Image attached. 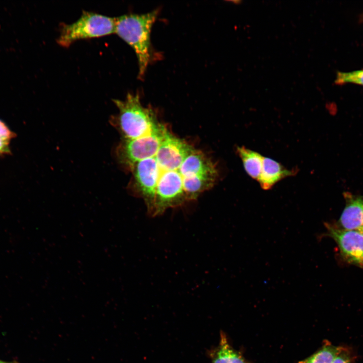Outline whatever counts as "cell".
I'll use <instances>...</instances> for the list:
<instances>
[{
    "label": "cell",
    "mask_w": 363,
    "mask_h": 363,
    "mask_svg": "<svg viewBox=\"0 0 363 363\" xmlns=\"http://www.w3.org/2000/svg\"><path fill=\"white\" fill-rule=\"evenodd\" d=\"M190 152L189 147L180 139L167 136L155 154L133 165L134 186L144 200L148 210L152 205L158 180L165 174L179 170Z\"/></svg>",
    "instance_id": "cell-1"
},
{
    "label": "cell",
    "mask_w": 363,
    "mask_h": 363,
    "mask_svg": "<svg viewBox=\"0 0 363 363\" xmlns=\"http://www.w3.org/2000/svg\"><path fill=\"white\" fill-rule=\"evenodd\" d=\"M157 9L142 14H126L115 18V33L134 49L138 59V77L142 79L150 59V33Z\"/></svg>",
    "instance_id": "cell-2"
},
{
    "label": "cell",
    "mask_w": 363,
    "mask_h": 363,
    "mask_svg": "<svg viewBox=\"0 0 363 363\" xmlns=\"http://www.w3.org/2000/svg\"><path fill=\"white\" fill-rule=\"evenodd\" d=\"M113 101L119 111L115 117L116 124L124 139L142 137L160 123L152 109L142 104L138 93H129L124 100Z\"/></svg>",
    "instance_id": "cell-3"
},
{
    "label": "cell",
    "mask_w": 363,
    "mask_h": 363,
    "mask_svg": "<svg viewBox=\"0 0 363 363\" xmlns=\"http://www.w3.org/2000/svg\"><path fill=\"white\" fill-rule=\"evenodd\" d=\"M115 18L96 13L83 11L75 22L61 25L57 42L68 47L76 40L100 37L115 33Z\"/></svg>",
    "instance_id": "cell-4"
},
{
    "label": "cell",
    "mask_w": 363,
    "mask_h": 363,
    "mask_svg": "<svg viewBox=\"0 0 363 363\" xmlns=\"http://www.w3.org/2000/svg\"><path fill=\"white\" fill-rule=\"evenodd\" d=\"M168 129L160 123L152 132L135 139H124L118 149L120 161L132 168L156 153Z\"/></svg>",
    "instance_id": "cell-5"
},
{
    "label": "cell",
    "mask_w": 363,
    "mask_h": 363,
    "mask_svg": "<svg viewBox=\"0 0 363 363\" xmlns=\"http://www.w3.org/2000/svg\"><path fill=\"white\" fill-rule=\"evenodd\" d=\"M326 235L337 244L341 256L348 263L363 268V233L347 230L326 223Z\"/></svg>",
    "instance_id": "cell-6"
},
{
    "label": "cell",
    "mask_w": 363,
    "mask_h": 363,
    "mask_svg": "<svg viewBox=\"0 0 363 363\" xmlns=\"http://www.w3.org/2000/svg\"><path fill=\"white\" fill-rule=\"evenodd\" d=\"M344 197L345 206L336 224L345 230L363 233V196L345 193Z\"/></svg>",
    "instance_id": "cell-7"
},
{
    "label": "cell",
    "mask_w": 363,
    "mask_h": 363,
    "mask_svg": "<svg viewBox=\"0 0 363 363\" xmlns=\"http://www.w3.org/2000/svg\"><path fill=\"white\" fill-rule=\"evenodd\" d=\"M294 169L286 168L276 161L264 157L263 166L258 181L263 190H269L277 183L296 173Z\"/></svg>",
    "instance_id": "cell-8"
},
{
    "label": "cell",
    "mask_w": 363,
    "mask_h": 363,
    "mask_svg": "<svg viewBox=\"0 0 363 363\" xmlns=\"http://www.w3.org/2000/svg\"><path fill=\"white\" fill-rule=\"evenodd\" d=\"M236 150L247 174L258 180L261 173L264 156L244 146L237 147Z\"/></svg>",
    "instance_id": "cell-9"
},
{
    "label": "cell",
    "mask_w": 363,
    "mask_h": 363,
    "mask_svg": "<svg viewBox=\"0 0 363 363\" xmlns=\"http://www.w3.org/2000/svg\"><path fill=\"white\" fill-rule=\"evenodd\" d=\"M212 363H250L229 343L225 334L221 332L218 347L215 351Z\"/></svg>",
    "instance_id": "cell-10"
},
{
    "label": "cell",
    "mask_w": 363,
    "mask_h": 363,
    "mask_svg": "<svg viewBox=\"0 0 363 363\" xmlns=\"http://www.w3.org/2000/svg\"><path fill=\"white\" fill-rule=\"evenodd\" d=\"M342 347L326 343L316 352L298 363H332Z\"/></svg>",
    "instance_id": "cell-11"
},
{
    "label": "cell",
    "mask_w": 363,
    "mask_h": 363,
    "mask_svg": "<svg viewBox=\"0 0 363 363\" xmlns=\"http://www.w3.org/2000/svg\"><path fill=\"white\" fill-rule=\"evenodd\" d=\"M334 82L337 85L352 83L363 86V70L348 72H338Z\"/></svg>",
    "instance_id": "cell-12"
},
{
    "label": "cell",
    "mask_w": 363,
    "mask_h": 363,
    "mask_svg": "<svg viewBox=\"0 0 363 363\" xmlns=\"http://www.w3.org/2000/svg\"><path fill=\"white\" fill-rule=\"evenodd\" d=\"M16 136L15 133L12 131L6 124L0 119V138L10 142L11 140Z\"/></svg>",
    "instance_id": "cell-13"
},
{
    "label": "cell",
    "mask_w": 363,
    "mask_h": 363,
    "mask_svg": "<svg viewBox=\"0 0 363 363\" xmlns=\"http://www.w3.org/2000/svg\"><path fill=\"white\" fill-rule=\"evenodd\" d=\"M351 356L350 351L342 347L332 363H351Z\"/></svg>",
    "instance_id": "cell-14"
},
{
    "label": "cell",
    "mask_w": 363,
    "mask_h": 363,
    "mask_svg": "<svg viewBox=\"0 0 363 363\" xmlns=\"http://www.w3.org/2000/svg\"><path fill=\"white\" fill-rule=\"evenodd\" d=\"M10 142L0 138V155L9 154L11 153L9 147Z\"/></svg>",
    "instance_id": "cell-15"
},
{
    "label": "cell",
    "mask_w": 363,
    "mask_h": 363,
    "mask_svg": "<svg viewBox=\"0 0 363 363\" xmlns=\"http://www.w3.org/2000/svg\"><path fill=\"white\" fill-rule=\"evenodd\" d=\"M0 363H10V362H5V361L0 360ZM11 363H12V362H11Z\"/></svg>",
    "instance_id": "cell-16"
}]
</instances>
